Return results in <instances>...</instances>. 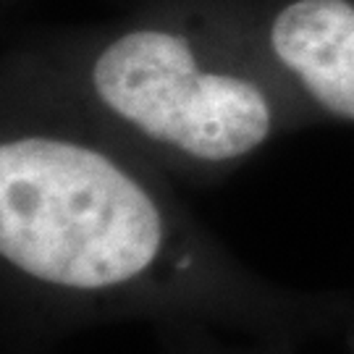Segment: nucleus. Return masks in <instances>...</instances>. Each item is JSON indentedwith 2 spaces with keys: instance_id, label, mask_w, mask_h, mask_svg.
<instances>
[{
  "instance_id": "obj_3",
  "label": "nucleus",
  "mask_w": 354,
  "mask_h": 354,
  "mask_svg": "<svg viewBox=\"0 0 354 354\" xmlns=\"http://www.w3.org/2000/svg\"><path fill=\"white\" fill-rule=\"evenodd\" d=\"M266 50L310 105L354 124V3L291 0L270 19Z\"/></svg>"
},
{
  "instance_id": "obj_4",
  "label": "nucleus",
  "mask_w": 354,
  "mask_h": 354,
  "mask_svg": "<svg viewBox=\"0 0 354 354\" xmlns=\"http://www.w3.org/2000/svg\"><path fill=\"white\" fill-rule=\"evenodd\" d=\"M344 339H346V344H349V354H354V323L349 326V328H346Z\"/></svg>"
},
{
  "instance_id": "obj_2",
  "label": "nucleus",
  "mask_w": 354,
  "mask_h": 354,
  "mask_svg": "<svg viewBox=\"0 0 354 354\" xmlns=\"http://www.w3.org/2000/svg\"><path fill=\"white\" fill-rule=\"evenodd\" d=\"M89 105L168 176L213 181L263 150L279 105L263 79L215 64L184 32L137 26L105 39L84 68Z\"/></svg>"
},
{
  "instance_id": "obj_1",
  "label": "nucleus",
  "mask_w": 354,
  "mask_h": 354,
  "mask_svg": "<svg viewBox=\"0 0 354 354\" xmlns=\"http://www.w3.org/2000/svg\"><path fill=\"white\" fill-rule=\"evenodd\" d=\"M0 299L11 354L127 320L294 342L354 323L352 294L263 276L158 165L61 127L0 140Z\"/></svg>"
}]
</instances>
